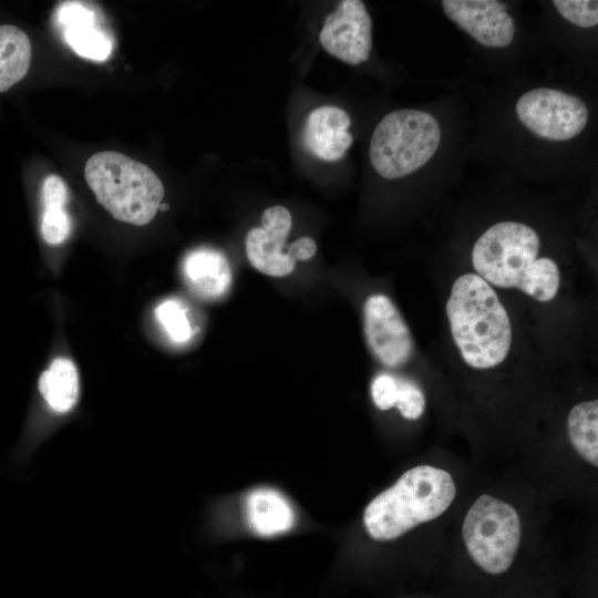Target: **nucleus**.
<instances>
[{"instance_id":"6","label":"nucleus","mask_w":598,"mask_h":598,"mask_svg":"<svg viewBox=\"0 0 598 598\" xmlns=\"http://www.w3.org/2000/svg\"><path fill=\"white\" fill-rule=\"evenodd\" d=\"M520 534L516 509L487 494L474 502L462 526L463 540L472 560L491 575L503 574L512 566Z\"/></svg>"},{"instance_id":"1","label":"nucleus","mask_w":598,"mask_h":598,"mask_svg":"<svg viewBox=\"0 0 598 598\" xmlns=\"http://www.w3.org/2000/svg\"><path fill=\"white\" fill-rule=\"evenodd\" d=\"M539 247V237L530 226L501 221L476 240L472 265L487 283L517 288L537 301L547 302L558 292L560 274L553 259L537 258Z\"/></svg>"},{"instance_id":"13","label":"nucleus","mask_w":598,"mask_h":598,"mask_svg":"<svg viewBox=\"0 0 598 598\" xmlns=\"http://www.w3.org/2000/svg\"><path fill=\"white\" fill-rule=\"evenodd\" d=\"M58 20L73 51L85 59L105 61L112 53V41L95 24V14L79 2H65Z\"/></svg>"},{"instance_id":"18","label":"nucleus","mask_w":598,"mask_h":598,"mask_svg":"<svg viewBox=\"0 0 598 598\" xmlns=\"http://www.w3.org/2000/svg\"><path fill=\"white\" fill-rule=\"evenodd\" d=\"M567 432L576 452L588 463L598 466V401L590 400L573 406L567 417Z\"/></svg>"},{"instance_id":"12","label":"nucleus","mask_w":598,"mask_h":598,"mask_svg":"<svg viewBox=\"0 0 598 598\" xmlns=\"http://www.w3.org/2000/svg\"><path fill=\"white\" fill-rule=\"evenodd\" d=\"M351 118L346 111L333 105L313 110L302 130V143L316 157L334 162L341 159L353 142L348 128Z\"/></svg>"},{"instance_id":"19","label":"nucleus","mask_w":598,"mask_h":598,"mask_svg":"<svg viewBox=\"0 0 598 598\" xmlns=\"http://www.w3.org/2000/svg\"><path fill=\"white\" fill-rule=\"evenodd\" d=\"M157 320L167 334L176 342H185L192 336V328L185 311L174 300L162 302L155 310Z\"/></svg>"},{"instance_id":"7","label":"nucleus","mask_w":598,"mask_h":598,"mask_svg":"<svg viewBox=\"0 0 598 598\" xmlns=\"http://www.w3.org/2000/svg\"><path fill=\"white\" fill-rule=\"evenodd\" d=\"M516 114L532 133L551 141L577 136L588 121L587 106L580 99L547 87L524 93L517 101Z\"/></svg>"},{"instance_id":"4","label":"nucleus","mask_w":598,"mask_h":598,"mask_svg":"<svg viewBox=\"0 0 598 598\" xmlns=\"http://www.w3.org/2000/svg\"><path fill=\"white\" fill-rule=\"evenodd\" d=\"M84 175L97 202L115 219L136 226L155 217L165 193L147 165L114 151L93 154Z\"/></svg>"},{"instance_id":"5","label":"nucleus","mask_w":598,"mask_h":598,"mask_svg":"<svg viewBox=\"0 0 598 598\" xmlns=\"http://www.w3.org/2000/svg\"><path fill=\"white\" fill-rule=\"evenodd\" d=\"M440 140V125L430 113L411 109L393 111L373 131L370 161L383 178H401L425 165Z\"/></svg>"},{"instance_id":"21","label":"nucleus","mask_w":598,"mask_h":598,"mask_svg":"<svg viewBox=\"0 0 598 598\" xmlns=\"http://www.w3.org/2000/svg\"><path fill=\"white\" fill-rule=\"evenodd\" d=\"M557 11L566 20L580 28L598 24V2L596 0H555Z\"/></svg>"},{"instance_id":"23","label":"nucleus","mask_w":598,"mask_h":598,"mask_svg":"<svg viewBox=\"0 0 598 598\" xmlns=\"http://www.w3.org/2000/svg\"><path fill=\"white\" fill-rule=\"evenodd\" d=\"M396 378L390 374L378 375L371 384V395L375 406L382 411L394 406Z\"/></svg>"},{"instance_id":"25","label":"nucleus","mask_w":598,"mask_h":598,"mask_svg":"<svg viewBox=\"0 0 598 598\" xmlns=\"http://www.w3.org/2000/svg\"><path fill=\"white\" fill-rule=\"evenodd\" d=\"M316 251L317 244L310 237L298 238L288 247V254L292 257L295 261L308 260L315 256Z\"/></svg>"},{"instance_id":"24","label":"nucleus","mask_w":598,"mask_h":598,"mask_svg":"<svg viewBox=\"0 0 598 598\" xmlns=\"http://www.w3.org/2000/svg\"><path fill=\"white\" fill-rule=\"evenodd\" d=\"M68 200V189L63 179L55 175H49L42 185V203L44 209L63 208Z\"/></svg>"},{"instance_id":"2","label":"nucleus","mask_w":598,"mask_h":598,"mask_svg":"<svg viewBox=\"0 0 598 598\" xmlns=\"http://www.w3.org/2000/svg\"><path fill=\"white\" fill-rule=\"evenodd\" d=\"M452 338L463 360L485 370L501 364L512 344V324L489 283L464 274L452 285L445 306Z\"/></svg>"},{"instance_id":"22","label":"nucleus","mask_w":598,"mask_h":598,"mask_svg":"<svg viewBox=\"0 0 598 598\" xmlns=\"http://www.w3.org/2000/svg\"><path fill=\"white\" fill-rule=\"evenodd\" d=\"M70 228V218L64 208L53 207L44 209L41 233L47 243L51 245L62 243L68 237Z\"/></svg>"},{"instance_id":"3","label":"nucleus","mask_w":598,"mask_h":598,"mask_svg":"<svg viewBox=\"0 0 598 598\" xmlns=\"http://www.w3.org/2000/svg\"><path fill=\"white\" fill-rule=\"evenodd\" d=\"M455 494L448 472L430 465L412 467L368 504L363 513L364 527L375 540L395 539L441 516Z\"/></svg>"},{"instance_id":"8","label":"nucleus","mask_w":598,"mask_h":598,"mask_svg":"<svg viewBox=\"0 0 598 598\" xmlns=\"http://www.w3.org/2000/svg\"><path fill=\"white\" fill-rule=\"evenodd\" d=\"M363 330L370 351L382 364L400 367L413 355L410 329L389 297L377 293L365 300Z\"/></svg>"},{"instance_id":"20","label":"nucleus","mask_w":598,"mask_h":598,"mask_svg":"<svg viewBox=\"0 0 598 598\" xmlns=\"http://www.w3.org/2000/svg\"><path fill=\"white\" fill-rule=\"evenodd\" d=\"M394 406L408 420H417L424 412L425 399L421 389L413 382L396 378Z\"/></svg>"},{"instance_id":"15","label":"nucleus","mask_w":598,"mask_h":598,"mask_svg":"<svg viewBox=\"0 0 598 598\" xmlns=\"http://www.w3.org/2000/svg\"><path fill=\"white\" fill-rule=\"evenodd\" d=\"M247 519L254 532L272 536L290 529L293 512L287 499L277 491L258 488L246 499Z\"/></svg>"},{"instance_id":"9","label":"nucleus","mask_w":598,"mask_h":598,"mask_svg":"<svg viewBox=\"0 0 598 598\" xmlns=\"http://www.w3.org/2000/svg\"><path fill=\"white\" fill-rule=\"evenodd\" d=\"M322 48L350 65L365 62L372 49V20L361 0L340 1L319 34Z\"/></svg>"},{"instance_id":"16","label":"nucleus","mask_w":598,"mask_h":598,"mask_svg":"<svg viewBox=\"0 0 598 598\" xmlns=\"http://www.w3.org/2000/svg\"><path fill=\"white\" fill-rule=\"evenodd\" d=\"M31 54V41L22 29L12 24L0 25V93L25 76Z\"/></svg>"},{"instance_id":"10","label":"nucleus","mask_w":598,"mask_h":598,"mask_svg":"<svg viewBox=\"0 0 598 598\" xmlns=\"http://www.w3.org/2000/svg\"><path fill=\"white\" fill-rule=\"evenodd\" d=\"M291 225L290 212L283 206L264 212L261 227H254L246 235V254L254 268L271 277H283L293 270L296 261L288 250L283 251Z\"/></svg>"},{"instance_id":"14","label":"nucleus","mask_w":598,"mask_h":598,"mask_svg":"<svg viewBox=\"0 0 598 598\" xmlns=\"http://www.w3.org/2000/svg\"><path fill=\"white\" fill-rule=\"evenodd\" d=\"M185 281L193 292L205 299L224 296L231 283V270L225 256L210 248L189 252L183 262Z\"/></svg>"},{"instance_id":"17","label":"nucleus","mask_w":598,"mask_h":598,"mask_svg":"<svg viewBox=\"0 0 598 598\" xmlns=\"http://www.w3.org/2000/svg\"><path fill=\"white\" fill-rule=\"evenodd\" d=\"M39 390L53 411H70L79 396V377L74 363L65 358L55 359L41 374Z\"/></svg>"},{"instance_id":"11","label":"nucleus","mask_w":598,"mask_h":598,"mask_svg":"<svg viewBox=\"0 0 598 598\" xmlns=\"http://www.w3.org/2000/svg\"><path fill=\"white\" fill-rule=\"evenodd\" d=\"M442 7L450 20L485 47L505 48L514 39V19L501 1L444 0Z\"/></svg>"},{"instance_id":"26","label":"nucleus","mask_w":598,"mask_h":598,"mask_svg":"<svg viewBox=\"0 0 598 598\" xmlns=\"http://www.w3.org/2000/svg\"><path fill=\"white\" fill-rule=\"evenodd\" d=\"M168 208H169L168 204H162V203H161V205L158 207V209H161L162 212H166V210H168Z\"/></svg>"}]
</instances>
